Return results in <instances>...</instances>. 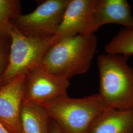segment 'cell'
Listing matches in <instances>:
<instances>
[{
    "instance_id": "cell-10",
    "label": "cell",
    "mask_w": 133,
    "mask_h": 133,
    "mask_svg": "<svg viewBox=\"0 0 133 133\" xmlns=\"http://www.w3.org/2000/svg\"><path fill=\"white\" fill-rule=\"evenodd\" d=\"M89 133H133V110L108 108L96 121Z\"/></svg>"
},
{
    "instance_id": "cell-8",
    "label": "cell",
    "mask_w": 133,
    "mask_h": 133,
    "mask_svg": "<svg viewBox=\"0 0 133 133\" xmlns=\"http://www.w3.org/2000/svg\"><path fill=\"white\" fill-rule=\"evenodd\" d=\"M26 75L15 77L0 87V123L10 133H21L20 110Z\"/></svg>"
},
{
    "instance_id": "cell-13",
    "label": "cell",
    "mask_w": 133,
    "mask_h": 133,
    "mask_svg": "<svg viewBox=\"0 0 133 133\" xmlns=\"http://www.w3.org/2000/svg\"><path fill=\"white\" fill-rule=\"evenodd\" d=\"M20 3L16 0H0V38H10L13 23L21 14Z\"/></svg>"
},
{
    "instance_id": "cell-7",
    "label": "cell",
    "mask_w": 133,
    "mask_h": 133,
    "mask_svg": "<svg viewBox=\"0 0 133 133\" xmlns=\"http://www.w3.org/2000/svg\"><path fill=\"white\" fill-rule=\"evenodd\" d=\"M97 0H70L55 35L59 39L95 33L94 10Z\"/></svg>"
},
{
    "instance_id": "cell-9",
    "label": "cell",
    "mask_w": 133,
    "mask_h": 133,
    "mask_svg": "<svg viewBox=\"0 0 133 133\" xmlns=\"http://www.w3.org/2000/svg\"><path fill=\"white\" fill-rule=\"evenodd\" d=\"M118 24L133 28L132 9L126 0H97L94 10V32L105 25Z\"/></svg>"
},
{
    "instance_id": "cell-12",
    "label": "cell",
    "mask_w": 133,
    "mask_h": 133,
    "mask_svg": "<svg viewBox=\"0 0 133 133\" xmlns=\"http://www.w3.org/2000/svg\"><path fill=\"white\" fill-rule=\"evenodd\" d=\"M105 52L129 57L133 55V28L121 29L105 46Z\"/></svg>"
},
{
    "instance_id": "cell-5",
    "label": "cell",
    "mask_w": 133,
    "mask_h": 133,
    "mask_svg": "<svg viewBox=\"0 0 133 133\" xmlns=\"http://www.w3.org/2000/svg\"><path fill=\"white\" fill-rule=\"evenodd\" d=\"M70 0H47L31 13L20 14L13 23L26 36L48 37L54 36L62 21Z\"/></svg>"
},
{
    "instance_id": "cell-16",
    "label": "cell",
    "mask_w": 133,
    "mask_h": 133,
    "mask_svg": "<svg viewBox=\"0 0 133 133\" xmlns=\"http://www.w3.org/2000/svg\"><path fill=\"white\" fill-rule=\"evenodd\" d=\"M0 133H10L5 126L0 123Z\"/></svg>"
},
{
    "instance_id": "cell-2",
    "label": "cell",
    "mask_w": 133,
    "mask_h": 133,
    "mask_svg": "<svg viewBox=\"0 0 133 133\" xmlns=\"http://www.w3.org/2000/svg\"><path fill=\"white\" fill-rule=\"evenodd\" d=\"M41 105L63 133H89L109 108L99 93L79 98L68 96Z\"/></svg>"
},
{
    "instance_id": "cell-4",
    "label": "cell",
    "mask_w": 133,
    "mask_h": 133,
    "mask_svg": "<svg viewBox=\"0 0 133 133\" xmlns=\"http://www.w3.org/2000/svg\"><path fill=\"white\" fill-rule=\"evenodd\" d=\"M10 37L9 59L2 78L1 86L16 76L27 74L41 65L48 50L59 39L55 35L48 37L26 36L14 26L11 29Z\"/></svg>"
},
{
    "instance_id": "cell-15",
    "label": "cell",
    "mask_w": 133,
    "mask_h": 133,
    "mask_svg": "<svg viewBox=\"0 0 133 133\" xmlns=\"http://www.w3.org/2000/svg\"><path fill=\"white\" fill-rule=\"evenodd\" d=\"M50 133H63L57 125L51 119L50 124Z\"/></svg>"
},
{
    "instance_id": "cell-14",
    "label": "cell",
    "mask_w": 133,
    "mask_h": 133,
    "mask_svg": "<svg viewBox=\"0 0 133 133\" xmlns=\"http://www.w3.org/2000/svg\"><path fill=\"white\" fill-rule=\"evenodd\" d=\"M10 43V37L0 38V87L2 76L9 62Z\"/></svg>"
},
{
    "instance_id": "cell-3",
    "label": "cell",
    "mask_w": 133,
    "mask_h": 133,
    "mask_svg": "<svg viewBox=\"0 0 133 133\" xmlns=\"http://www.w3.org/2000/svg\"><path fill=\"white\" fill-rule=\"evenodd\" d=\"M128 58L106 53L98 58L99 94L110 108L133 110V68L128 64Z\"/></svg>"
},
{
    "instance_id": "cell-11",
    "label": "cell",
    "mask_w": 133,
    "mask_h": 133,
    "mask_svg": "<svg viewBox=\"0 0 133 133\" xmlns=\"http://www.w3.org/2000/svg\"><path fill=\"white\" fill-rule=\"evenodd\" d=\"M20 119L21 133H50L51 119L42 105L23 102Z\"/></svg>"
},
{
    "instance_id": "cell-1",
    "label": "cell",
    "mask_w": 133,
    "mask_h": 133,
    "mask_svg": "<svg viewBox=\"0 0 133 133\" xmlns=\"http://www.w3.org/2000/svg\"><path fill=\"white\" fill-rule=\"evenodd\" d=\"M97 43L94 34L63 37L49 48L41 65L53 74L70 80L89 70Z\"/></svg>"
},
{
    "instance_id": "cell-6",
    "label": "cell",
    "mask_w": 133,
    "mask_h": 133,
    "mask_svg": "<svg viewBox=\"0 0 133 133\" xmlns=\"http://www.w3.org/2000/svg\"><path fill=\"white\" fill-rule=\"evenodd\" d=\"M70 80L48 71L41 64L26 74L23 102L43 104L68 96Z\"/></svg>"
}]
</instances>
